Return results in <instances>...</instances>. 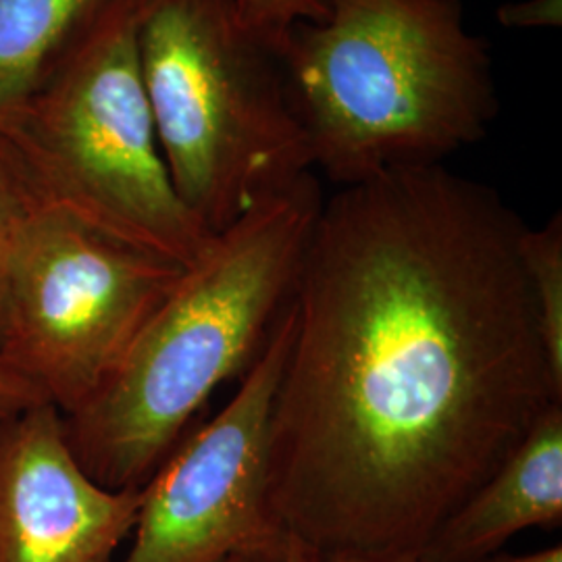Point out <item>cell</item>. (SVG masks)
<instances>
[{
	"instance_id": "1",
	"label": "cell",
	"mask_w": 562,
	"mask_h": 562,
	"mask_svg": "<svg viewBox=\"0 0 562 562\" xmlns=\"http://www.w3.org/2000/svg\"><path fill=\"white\" fill-rule=\"evenodd\" d=\"M483 181L404 167L323 201L269 425L288 533L415 552L562 404L521 261Z\"/></svg>"
},
{
	"instance_id": "2",
	"label": "cell",
	"mask_w": 562,
	"mask_h": 562,
	"mask_svg": "<svg viewBox=\"0 0 562 562\" xmlns=\"http://www.w3.org/2000/svg\"><path fill=\"white\" fill-rule=\"evenodd\" d=\"M322 204L308 173L215 234L183 269L109 382L63 417L94 482L144 487L213 392L259 361L294 299Z\"/></svg>"
},
{
	"instance_id": "3",
	"label": "cell",
	"mask_w": 562,
	"mask_h": 562,
	"mask_svg": "<svg viewBox=\"0 0 562 562\" xmlns=\"http://www.w3.org/2000/svg\"><path fill=\"white\" fill-rule=\"evenodd\" d=\"M280 50L313 162L352 186L442 165L483 140L501 113L490 42L462 0H325Z\"/></svg>"
},
{
	"instance_id": "4",
	"label": "cell",
	"mask_w": 562,
	"mask_h": 562,
	"mask_svg": "<svg viewBox=\"0 0 562 562\" xmlns=\"http://www.w3.org/2000/svg\"><path fill=\"white\" fill-rule=\"evenodd\" d=\"M144 0H113L0 123V162L32 201L192 265L211 234L162 161L138 55Z\"/></svg>"
},
{
	"instance_id": "5",
	"label": "cell",
	"mask_w": 562,
	"mask_h": 562,
	"mask_svg": "<svg viewBox=\"0 0 562 562\" xmlns=\"http://www.w3.org/2000/svg\"><path fill=\"white\" fill-rule=\"evenodd\" d=\"M138 55L169 180L211 236L313 173L280 53L234 0H144Z\"/></svg>"
},
{
	"instance_id": "6",
	"label": "cell",
	"mask_w": 562,
	"mask_h": 562,
	"mask_svg": "<svg viewBox=\"0 0 562 562\" xmlns=\"http://www.w3.org/2000/svg\"><path fill=\"white\" fill-rule=\"evenodd\" d=\"M23 201L0 355L67 417L109 382L186 267L60 206Z\"/></svg>"
},
{
	"instance_id": "7",
	"label": "cell",
	"mask_w": 562,
	"mask_h": 562,
	"mask_svg": "<svg viewBox=\"0 0 562 562\" xmlns=\"http://www.w3.org/2000/svg\"><path fill=\"white\" fill-rule=\"evenodd\" d=\"M292 336L290 302L234 398L188 431L144 485L134 542L121 562L283 559L290 533L271 504L269 425Z\"/></svg>"
},
{
	"instance_id": "8",
	"label": "cell",
	"mask_w": 562,
	"mask_h": 562,
	"mask_svg": "<svg viewBox=\"0 0 562 562\" xmlns=\"http://www.w3.org/2000/svg\"><path fill=\"white\" fill-rule=\"evenodd\" d=\"M142 496L83 471L50 402L0 422V562H113Z\"/></svg>"
},
{
	"instance_id": "9",
	"label": "cell",
	"mask_w": 562,
	"mask_h": 562,
	"mask_svg": "<svg viewBox=\"0 0 562 562\" xmlns=\"http://www.w3.org/2000/svg\"><path fill=\"white\" fill-rule=\"evenodd\" d=\"M562 522V404L438 527L422 562H483L513 536Z\"/></svg>"
},
{
	"instance_id": "10",
	"label": "cell",
	"mask_w": 562,
	"mask_h": 562,
	"mask_svg": "<svg viewBox=\"0 0 562 562\" xmlns=\"http://www.w3.org/2000/svg\"><path fill=\"white\" fill-rule=\"evenodd\" d=\"M113 0H0V123L50 76Z\"/></svg>"
},
{
	"instance_id": "11",
	"label": "cell",
	"mask_w": 562,
	"mask_h": 562,
	"mask_svg": "<svg viewBox=\"0 0 562 562\" xmlns=\"http://www.w3.org/2000/svg\"><path fill=\"white\" fill-rule=\"evenodd\" d=\"M521 261L531 304L554 382L562 385V215H552L540 229L527 227Z\"/></svg>"
},
{
	"instance_id": "12",
	"label": "cell",
	"mask_w": 562,
	"mask_h": 562,
	"mask_svg": "<svg viewBox=\"0 0 562 562\" xmlns=\"http://www.w3.org/2000/svg\"><path fill=\"white\" fill-rule=\"evenodd\" d=\"M241 23L280 53L290 32L304 21H319L325 11V0H234Z\"/></svg>"
},
{
	"instance_id": "13",
	"label": "cell",
	"mask_w": 562,
	"mask_h": 562,
	"mask_svg": "<svg viewBox=\"0 0 562 562\" xmlns=\"http://www.w3.org/2000/svg\"><path fill=\"white\" fill-rule=\"evenodd\" d=\"M23 213H25V201H23L20 186L15 183L9 169L0 162V304L4 294L7 269L18 241Z\"/></svg>"
},
{
	"instance_id": "14",
	"label": "cell",
	"mask_w": 562,
	"mask_h": 562,
	"mask_svg": "<svg viewBox=\"0 0 562 562\" xmlns=\"http://www.w3.org/2000/svg\"><path fill=\"white\" fill-rule=\"evenodd\" d=\"M506 30H561L562 0H510L496 9Z\"/></svg>"
},
{
	"instance_id": "15",
	"label": "cell",
	"mask_w": 562,
	"mask_h": 562,
	"mask_svg": "<svg viewBox=\"0 0 562 562\" xmlns=\"http://www.w3.org/2000/svg\"><path fill=\"white\" fill-rule=\"evenodd\" d=\"M38 402L46 401L0 355V422Z\"/></svg>"
},
{
	"instance_id": "16",
	"label": "cell",
	"mask_w": 562,
	"mask_h": 562,
	"mask_svg": "<svg viewBox=\"0 0 562 562\" xmlns=\"http://www.w3.org/2000/svg\"><path fill=\"white\" fill-rule=\"evenodd\" d=\"M325 562H422L415 552H334Z\"/></svg>"
},
{
	"instance_id": "17",
	"label": "cell",
	"mask_w": 562,
	"mask_h": 562,
	"mask_svg": "<svg viewBox=\"0 0 562 562\" xmlns=\"http://www.w3.org/2000/svg\"><path fill=\"white\" fill-rule=\"evenodd\" d=\"M483 562H562V546L557 543V546L536 550V552H529V554H517V557H513V554H506V557L501 554L498 557L496 554V557Z\"/></svg>"
},
{
	"instance_id": "18",
	"label": "cell",
	"mask_w": 562,
	"mask_h": 562,
	"mask_svg": "<svg viewBox=\"0 0 562 562\" xmlns=\"http://www.w3.org/2000/svg\"><path fill=\"white\" fill-rule=\"evenodd\" d=\"M281 562H325V557H323L317 548H313V546L302 542L299 538L290 536Z\"/></svg>"
},
{
	"instance_id": "19",
	"label": "cell",
	"mask_w": 562,
	"mask_h": 562,
	"mask_svg": "<svg viewBox=\"0 0 562 562\" xmlns=\"http://www.w3.org/2000/svg\"><path fill=\"white\" fill-rule=\"evenodd\" d=\"M229 562H281L271 561V559H262V557H234Z\"/></svg>"
}]
</instances>
